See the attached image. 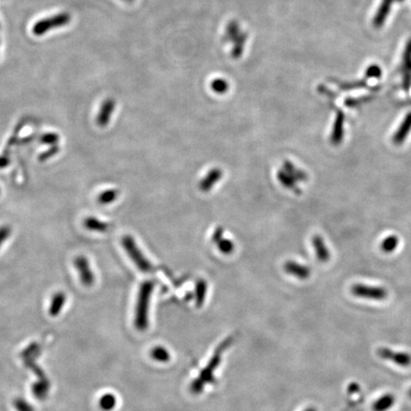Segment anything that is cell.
<instances>
[{"mask_svg": "<svg viewBox=\"0 0 411 411\" xmlns=\"http://www.w3.org/2000/svg\"><path fill=\"white\" fill-rule=\"evenodd\" d=\"M304 411H317L316 410L314 407H308V408H306V410Z\"/></svg>", "mask_w": 411, "mask_h": 411, "instance_id": "cell-41", "label": "cell"}, {"mask_svg": "<svg viewBox=\"0 0 411 411\" xmlns=\"http://www.w3.org/2000/svg\"><path fill=\"white\" fill-rule=\"evenodd\" d=\"M222 237H224V230L222 228H218L213 232L211 239H212V242H214L216 244Z\"/></svg>", "mask_w": 411, "mask_h": 411, "instance_id": "cell-39", "label": "cell"}, {"mask_svg": "<svg viewBox=\"0 0 411 411\" xmlns=\"http://www.w3.org/2000/svg\"><path fill=\"white\" fill-rule=\"evenodd\" d=\"M66 303V294L62 291L57 292L51 301V305H50V308H49V312L50 315L53 317L59 315L61 310L63 309L64 305Z\"/></svg>", "mask_w": 411, "mask_h": 411, "instance_id": "cell-18", "label": "cell"}, {"mask_svg": "<svg viewBox=\"0 0 411 411\" xmlns=\"http://www.w3.org/2000/svg\"><path fill=\"white\" fill-rule=\"evenodd\" d=\"M58 141H59V135L56 133H47L40 136V142L44 145L55 146V145H58Z\"/></svg>", "mask_w": 411, "mask_h": 411, "instance_id": "cell-33", "label": "cell"}, {"mask_svg": "<svg viewBox=\"0 0 411 411\" xmlns=\"http://www.w3.org/2000/svg\"><path fill=\"white\" fill-rule=\"evenodd\" d=\"M216 246L218 249L220 250L223 254H230L233 252V250L235 249V246L233 244V242L230 239H226L224 237H222L217 243Z\"/></svg>", "mask_w": 411, "mask_h": 411, "instance_id": "cell-30", "label": "cell"}, {"mask_svg": "<svg viewBox=\"0 0 411 411\" xmlns=\"http://www.w3.org/2000/svg\"><path fill=\"white\" fill-rule=\"evenodd\" d=\"M133 1H134V0H130V2H133Z\"/></svg>", "mask_w": 411, "mask_h": 411, "instance_id": "cell-45", "label": "cell"}, {"mask_svg": "<svg viewBox=\"0 0 411 411\" xmlns=\"http://www.w3.org/2000/svg\"><path fill=\"white\" fill-rule=\"evenodd\" d=\"M411 131V112L405 115L401 124L398 128L397 132L393 134L392 141L397 146H400L403 143Z\"/></svg>", "mask_w": 411, "mask_h": 411, "instance_id": "cell-13", "label": "cell"}, {"mask_svg": "<svg viewBox=\"0 0 411 411\" xmlns=\"http://www.w3.org/2000/svg\"><path fill=\"white\" fill-rule=\"evenodd\" d=\"M382 69L380 68V66H378V65H376V64H372V65L368 66L367 69L365 70L364 76H365L366 78H376V79H379V78H381V77H382Z\"/></svg>", "mask_w": 411, "mask_h": 411, "instance_id": "cell-34", "label": "cell"}, {"mask_svg": "<svg viewBox=\"0 0 411 411\" xmlns=\"http://www.w3.org/2000/svg\"><path fill=\"white\" fill-rule=\"evenodd\" d=\"M223 177V171L219 168H214L211 169L210 172H208L203 179L199 183V189L204 192H208L211 191V189L216 185V183L220 181Z\"/></svg>", "mask_w": 411, "mask_h": 411, "instance_id": "cell-11", "label": "cell"}, {"mask_svg": "<svg viewBox=\"0 0 411 411\" xmlns=\"http://www.w3.org/2000/svg\"><path fill=\"white\" fill-rule=\"evenodd\" d=\"M352 294L359 298L382 301L387 297V291L384 287H373L363 284H356L351 287Z\"/></svg>", "mask_w": 411, "mask_h": 411, "instance_id": "cell-6", "label": "cell"}, {"mask_svg": "<svg viewBox=\"0 0 411 411\" xmlns=\"http://www.w3.org/2000/svg\"><path fill=\"white\" fill-rule=\"evenodd\" d=\"M344 114L343 111L338 110L337 114H336V117H335L334 123H333V127H332V132H331V136H330V140L331 143L338 146L342 143V141L344 140Z\"/></svg>", "mask_w": 411, "mask_h": 411, "instance_id": "cell-10", "label": "cell"}, {"mask_svg": "<svg viewBox=\"0 0 411 411\" xmlns=\"http://www.w3.org/2000/svg\"><path fill=\"white\" fill-rule=\"evenodd\" d=\"M402 69L411 73V39L407 41L402 55Z\"/></svg>", "mask_w": 411, "mask_h": 411, "instance_id": "cell-32", "label": "cell"}, {"mask_svg": "<svg viewBox=\"0 0 411 411\" xmlns=\"http://www.w3.org/2000/svg\"><path fill=\"white\" fill-rule=\"evenodd\" d=\"M207 291H208L207 282L203 279L198 280L195 285V302H196L197 307H201L203 306L206 300V296H207Z\"/></svg>", "mask_w": 411, "mask_h": 411, "instance_id": "cell-23", "label": "cell"}, {"mask_svg": "<svg viewBox=\"0 0 411 411\" xmlns=\"http://www.w3.org/2000/svg\"><path fill=\"white\" fill-rule=\"evenodd\" d=\"M116 102L113 98H107L100 107V111L96 116V124L103 128L110 123L113 113L115 110Z\"/></svg>", "mask_w": 411, "mask_h": 411, "instance_id": "cell-9", "label": "cell"}, {"mask_svg": "<svg viewBox=\"0 0 411 411\" xmlns=\"http://www.w3.org/2000/svg\"><path fill=\"white\" fill-rule=\"evenodd\" d=\"M231 342H232V338L230 337L227 340H225L223 343H221L220 345L216 348L210 362L208 363V365L201 371L200 375L191 382V386H190L191 393L200 394L201 392L204 390L205 385L215 382L214 371L217 369L219 363L222 361V355L224 353V351L230 346Z\"/></svg>", "mask_w": 411, "mask_h": 411, "instance_id": "cell-2", "label": "cell"}, {"mask_svg": "<svg viewBox=\"0 0 411 411\" xmlns=\"http://www.w3.org/2000/svg\"><path fill=\"white\" fill-rule=\"evenodd\" d=\"M394 0H382V3L379 6V9L377 11L374 20H373V25L376 28H381L384 21L386 20L389 12L391 10L392 3Z\"/></svg>", "mask_w": 411, "mask_h": 411, "instance_id": "cell-15", "label": "cell"}, {"mask_svg": "<svg viewBox=\"0 0 411 411\" xmlns=\"http://www.w3.org/2000/svg\"><path fill=\"white\" fill-rule=\"evenodd\" d=\"M394 402H395V397L392 394H384L373 403V410H388L393 406Z\"/></svg>", "mask_w": 411, "mask_h": 411, "instance_id": "cell-21", "label": "cell"}, {"mask_svg": "<svg viewBox=\"0 0 411 411\" xmlns=\"http://www.w3.org/2000/svg\"><path fill=\"white\" fill-rule=\"evenodd\" d=\"M40 353V345L38 343L30 344L21 353L22 361L26 367L33 370L38 376L39 380L36 383L33 384V393L35 397L39 400H44L47 398L51 383L49 381L47 375L39 367V365L36 363L37 356Z\"/></svg>", "mask_w": 411, "mask_h": 411, "instance_id": "cell-1", "label": "cell"}, {"mask_svg": "<svg viewBox=\"0 0 411 411\" xmlns=\"http://www.w3.org/2000/svg\"><path fill=\"white\" fill-rule=\"evenodd\" d=\"M411 87V73L408 71H404L402 73V89L405 92H408Z\"/></svg>", "mask_w": 411, "mask_h": 411, "instance_id": "cell-38", "label": "cell"}, {"mask_svg": "<svg viewBox=\"0 0 411 411\" xmlns=\"http://www.w3.org/2000/svg\"><path fill=\"white\" fill-rule=\"evenodd\" d=\"M71 20H72V17L68 13H60V14L55 15L47 19H43V20L38 21L34 25L33 34L38 37L43 36L46 33L50 32L51 30L66 26L71 22Z\"/></svg>", "mask_w": 411, "mask_h": 411, "instance_id": "cell-5", "label": "cell"}, {"mask_svg": "<svg viewBox=\"0 0 411 411\" xmlns=\"http://www.w3.org/2000/svg\"><path fill=\"white\" fill-rule=\"evenodd\" d=\"M151 357L154 361L160 362V363H167L171 360V354L167 348L161 345H157L153 347L151 351Z\"/></svg>", "mask_w": 411, "mask_h": 411, "instance_id": "cell-24", "label": "cell"}, {"mask_svg": "<svg viewBox=\"0 0 411 411\" xmlns=\"http://www.w3.org/2000/svg\"><path fill=\"white\" fill-rule=\"evenodd\" d=\"M373 99L372 96H363L360 97H346L344 101V105L347 108H355L370 102Z\"/></svg>", "mask_w": 411, "mask_h": 411, "instance_id": "cell-29", "label": "cell"}, {"mask_svg": "<svg viewBox=\"0 0 411 411\" xmlns=\"http://www.w3.org/2000/svg\"><path fill=\"white\" fill-rule=\"evenodd\" d=\"M241 28L238 21L236 20H230V22L227 24L226 30H225V35L223 37V41L232 43L235 39L239 36L241 33Z\"/></svg>", "mask_w": 411, "mask_h": 411, "instance_id": "cell-19", "label": "cell"}, {"mask_svg": "<svg viewBox=\"0 0 411 411\" xmlns=\"http://www.w3.org/2000/svg\"><path fill=\"white\" fill-rule=\"evenodd\" d=\"M277 179L281 183V185H283L285 188L295 192L296 194H301L302 193L301 189L297 185L296 180L290 174H288L286 171H284L283 169L278 171Z\"/></svg>", "mask_w": 411, "mask_h": 411, "instance_id": "cell-17", "label": "cell"}, {"mask_svg": "<svg viewBox=\"0 0 411 411\" xmlns=\"http://www.w3.org/2000/svg\"><path fill=\"white\" fill-rule=\"evenodd\" d=\"M337 85L342 91H349V90L365 88L367 87V83L365 80H356V81H351V82H342Z\"/></svg>", "mask_w": 411, "mask_h": 411, "instance_id": "cell-31", "label": "cell"}, {"mask_svg": "<svg viewBox=\"0 0 411 411\" xmlns=\"http://www.w3.org/2000/svg\"><path fill=\"white\" fill-rule=\"evenodd\" d=\"M121 243H122V246L126 250V252L128 253V255L131 257L132 261L135 264L136 268L143 272H150L153 270V265L148 259L146 258L141 249L138 248L136 242L131 235H125L121 240Z\"/></svg>", "mask_w": 411, "mask_h": 411, "instance_id": "cell-4", "label": "cell"}, {"mask_svg": "<svg viewBox=\"0 0 411 411\" xmlns=\"http://www.w3.org/2000/svg\"><path fill=\"white\" fill-rule=\"evenodd\" d=\"M154 286L153 281L148 280L139 287L134 314V325L139 331L147 330L149 326V308Z\"/></svg>", "mask_w": 411, "mask_h": 411, "instance_id": "cell-3", "label": "cell"}, {"mask_svg": "<svg viewBox=\"0 0 411 411\" xmlns=\"http://www.w3.org/2000/svg\"><path fill=\"white\" fill-rule=\"evenodd\" d=\"M58 152H59V147L58 145L51 146L47 151H45L44 153H42L39 155V160L41 162H44V161L48 160L50 158L54 157L56 154H58Z\"/></svg>", "mask_w": 411, "mask_h": 411, "instance_id": "cell-36", "label": "cell"}, {"mask_svg": "<svg viewBox=\"0 0 411 411\" xmlns=\"http://www.w3.org/2000/svg\"><path fill=\"white\" fill-rule=\"evenodd\" d=\"M99 405L103 410H113L116 405V397L112 393L104 394L99 400Z\"/></svg>", "mask_w": 411, "mask_h": 411, "instance_id": "cell-27", "label": "cell"}, {"mask_svg": "<svg viewBox=\"0 0 411 411\" xmlns=\"http://www.w3.org/2000/svg\"><path fill=\"white\" fill-rule=\"evenodd\" d=\"M211 88L215 94L225 95L230 89V84L226 79L216 78V79L211 81Z\"/></svg>", "mask_w": 411, "mask_h": 411, "instance_id": "cell-26", "label": "cell"}, {"mask_svg": "<svg viewBox=\"0 0 411 411\" xmlns=\"http://www.w3.org/2000/svg\"><path fill=\"white\" fill-rule=\"evenodd\" d=\"M119 195V191L115 189H111V190H107L103 192H101L98 197H97V201L99 204L101 205H109L113 202H115L117 197Z\"/></svg>", "mask_w": 411, "mask_h": 411, "instance_id": "cell-25", "label": "cell"}, {"mask_svg": "<svg viewBox=\"0 0 411 411\" xmlns=\"http://www.w3.org/2000/svg\"><path fill=\"white\" fill-rule=\"evenodd\" d=\"M10 159L5 155H0V169H4L10 165Z\"/></svg>", "mask_w": 411, "mask_h": 411, "instance_id": "cell-40", "label": "cell"}, {"mask_svg": "<svg viewBox=\"0 0 411 411\" xmlns=\"http://www.w3.org/2000/svg\"><path fill=\"white\" fill-rule=\"evenodd\" d=\"M248 38H249L248 33L244 32V31H241L239 36L232 42L233 46H232L231 52H230L231 58H234V59H238L243 56V53H244L245 47H246V43L248 41Z\"/></svg>", "mask_w": 411, "mask_h": 411, "instance_id": "cell-16", "label": "cell"}, {"mask_svg": "<svg viewBox=\"0 0 411 411\" xmlns=\"http://www.w3.org/2000/svg\"><path fill=\"white\" fill-rule=\"evenodd\" d=\"M285 271L294 277L304 280L310 276V269L306 266L299 264L294 261H287L284 265Z\"/></svg>", "mask_w": 411, "mask_h": 411, "instance_id": "cell-12", "label": "cell"}, {"mask_svg": "<svg viewBox=\"0 0 411 411\" xmlns=\"http://www.w3.org/2000/svg\"><path fill=\"white\" fill-rule=\"evenodd\" d=\"M399 238L396 235H389L384 238L381 245V249L385 253H391L398 248Z\"/></svg>", "mask_w": 411, "mask_h": 411, "instance_id": "cell-28", "label": "cell"}, {"mask_svg": "<svg viewBox=\"0 0 411 411\" xmlns=\"http://www.w3.org/2000/svg\"><path fill=\"white\" fill-rule=\"evenodd\" d=\"M394 1H397V2H402V1H404V0H394Z\"/></svg>", "mask_w": 411, "mask_h": 411, "instance_id": "cell-42", "label": "cell"}, {"mask_svg": "<svg viewBox=\"0 0 411 411\" xmlns=\"http://www.w3.org/2000/svg\"><path fill=\"white\" fill-rule=\"evenodd\" d=\"M75 266H76V268L79 272L81 283L85 287L93 286L94 283H95L96 277H95L94 271L90 268V264H89L88 259L85 256H82V255L77 256V258L75 259Z\"/></svg>", "mask_w": 411, "mask_h": 411, "instance_id": "cell-7", "label": "cell"}, {"mask_svg": "<svg viewBox=\"0 0 411 411\" xmlns=\"http://www.w3.org/2000/svg\"><path fill=\"white\" fill-rule=\"evenodd\" d=\"M11 233H12V229L10 226L4 225L0 227V247L6 240L10 237Z\"/></svg>", "mask_w": 411, "mask_h": 411, "instance_id": "cell-37", "label": "cell"}, {"mask_svg": "<svg viewBox=\"0 0 411 411\" xmlns=\"http://www.w3.org/2000/svg\"><path fill=\"white\" fill-rule=\"evenodd\" d=\"M283 170L286 171L288 174H290L297 182L306 181L308 178L306 172L296 168L292 163L288 160H285L283 163Z\"/></svg>", "mask_w": 411, "mask_h": 411, "instance_id": "cell-20", "label": "cell"}, {"mask_svg": "<svg viewBox=\"0 0 411 411\" xmlns=\"http://www.w3.org/2000/svg\"><path fill=\"white\" fill-rule=\"evenodd\" d=\"M124 1H126V2H130V0H124Z\"/></svg>", "mask_w": 411, "mask_h": 411, "instance_id": "cell-44", "label": "cell"}, {"mask_svg": "<svg viewBox=\"0 0 411 411\" xmlns=\"http://www.w3.org/2000/svg\"><path fill=\"white\" fill-rule=\"evenodd\" d=\"M378 355L383 360L391 361L400 366H408L411 364V356L406 352H395L390 348L381 347L378 349Z\"/></svg>", "mask_w": 411, "mask_h": 411, "instance_id": "cell-8", "label": "cell"}, {"mask_svg": "<svg viewBox=\"0 0 411 411\" xmlns=\"http://www.w3.org/2000/svg\"><path fill=\"white\" fill-rule=\"evenodd\" d=\"M84 226L87 230L97 231V232H105L109 229V225L107 223L97 219L96 217H93V216L87 217L84 220Z\"/></svg>", "mask_w": 411, "mask_h": 411, "instance_id": "cell-22", "label": "cell"}, {"mask_svg": "<svg viewBox=\"0 0 411 411\" xmlns=\"http://www.w3.org/2000/svg\"><path fill=\"white\" fill-rule=\"evenodd\" d=\"M14 405L18 411H35L34 406L22 398H18L14 401Z\"/></svg>", "mask_w": 411, "mask_h": 411, "instance_id": "cell-35", "label": "cell"}, {"mask_svg": "<svg viewBox=\"0 0 411 411\" xmlns=\"http://www.w3.org/2000/svg\"><path fill=\"white\" fill-rule=\"evenodd\" d=\"M408 394H409V396H410V398H411V389H410V390H409V393H408Z\"/></svg>", "mask_w": 411, "mask_h": 411, "instance_id": "cell-43", "label": "cell"}, {"mask_svg": "<svg viewBox=\"0 0 411 411\" xmlns=\"http://www.w3.org/2000/svg\"><path fill=\"white\" fill-rule=\"evenodd\" d=\"M311 242H312L313 248L315 249L317 259L321 263L328 262L330 259V252H329V249H327V247L325 246V241L322 238V236L316 234L312 237Z\"/></svg>", "mask_w": 411, "mask_h": 411, "instance_id": "cell-14", "label": "cell"}]
</instances>
